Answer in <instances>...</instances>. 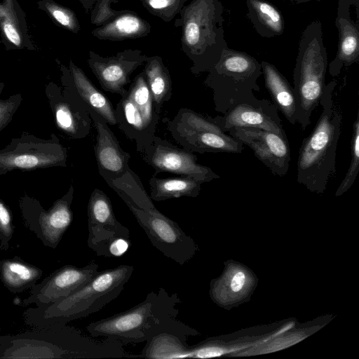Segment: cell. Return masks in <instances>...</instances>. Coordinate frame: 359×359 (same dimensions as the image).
Instances as JSON below:
<instances>
[{
  "label": "cell",
  "instance_id": "4316f807",
  "mask_svg": "<svg viewBox=\"0 0 359 359\" xmlns=\"http://www.w3.org/2000/svg\"><path fill=\"white\" fill-rule=\"evenodd\" d=\"M247 18L257 33L264 38L283 34L285 21L276 6L266 0H246Z\"/></svg>",
  "mask_w": 359,
  "mask_h": 359
},
{
  "label": "cell",
  "instance_id": "d6986e66",
  "mask_svg": "<svg viewBox=\"0 0 359 359\" xmlns=\"http://www.w3.org/2000/svg\"><path fill=\"white\" fill-rule=\"evenodd\" d=\"M87 110L97 132L93 148L98 172L104 180L118 178L130 170V155L121 148L104 118L95 111Z\"/></svg>",
  "mask_w": 359,
  "mask_h": 359
},
{
  "label": "cell",
  "instance_id": "603a6c76",
  "mask_svg": "<svg viewBox=\"0 0 359 359\" xmlns=\"http://www.w3.org/2000/svg\"><path fill=\"white\" fill-rule=\"evenodd\" d=\"M151 27L148 21L131 11H119L112 19L91 31L93 36L107 41L136 39L148 36Z\"/></svg>",
  "mask_w": 359,
  "mask_h": 359
},
{
  "label": "cell",
  "instance_id": "30bf717a",
  "mask_svg": "<svg viewBox=\"0 0 359 359\" xmlns=\"http://www.w3.org/2000/svg\"><path fill=\"white\" fill-rule=\"evenodd\" d=\"M74 193V189L71 184L68 191L48 210L35 198L27 194L20 198L19 208L25 226L46 247L55 249L71 225Z\"/></svg>",
  "mask_w": 359,
  "mask_h": 359
},
{
  "label": "cell",
  "instance_id": "3957f363",
  "mask_svg": "<svg viewBox=\"0 0 359 359\" xmlns=\"http://www.w3.org/2000/svg\"><path fill=\"white\" fill-rule=\"evenodd\" d=\"M337 82L325 86L319 104L322 111L311 133L304 139L297 163V180L311 192L322 194L336 173L337 149L342 115L334 100Z\"/></svg>",
  "mask_w": 359,
  "mask_h": 359
},
{
  "label": "cell",
  "instance_id": "9c48e42d",
  "mask_svg": "<svg viewBox=\"0 0 359 359\" xmlns=\"http://www.w3.org/2000/svg\"><path fill=\"white\" fill-rule=\"evenodd\" d=\"M67 158V149L54 133L49 139L24 133L0 149V175L13 170L66 167Z\"/></svg>",
  "mask_w": 359,
  "mask_h": 359
},
{
  "label": "cell",
  "instance_id": "52a82bcc",
  "mask_svg": "<svg viewBox=\"0 0 359 359\" xmlns=\"http://www.w3.org/2000/svg\"><path fill=\"white\" fill-rule=\"evenodd\" d=\"M262 74L261 63L254 57L225 48L203 81L212 90L215 111L224 114L232 105L255 99Z\"/></svg>",
  "mask_w": 359,
  "mask_h": 359
},
{
  "label": "cell",
  "instance_id": "ab89813d",
  "mask_svg": "<svg viewBox=\"0 0 359 359\" xmlns=\"http://www.w3.org/2000/svg\"><path fill=\"white\" fill-rule=\"evenodd\" d=\"M285 1H290L294 2L296 4H303V3H306V2H309V1H311L313 0H285ZM317 1H319V0H317Z\"/></svg>",
  "mask_w": 359,
  "mask_h": 359
},
{
  "label": "cell",
  "instance_id": "8d00e7d4",
  "mask_svg": "<svg viewBox=\"0 0 359 359\" xmlns=\"http://www.w3.org/2000/svg\"><path fill=\"white\" fill-rule=\"evenodd\" d=\"M22 101L21 93L14 94L5 100L0 99V132L12 121Z\"/></svg>",
  "mask_w": 359,
  "mask_h": 359
},
{
  "label": "cell",
  "instance_id": "5b68a950",
  "mask_svg": "<svg viewBox=\"0 0 359 359\" xmlns=\"http://www.w3.org/2000/svg\"><path fill=\"white\" fill-rule=\"evenodd\" d=\"M223 13L220 0H192L175 21L176 27H182V50L191 61L190 70L195 75L208 72L228 47Z\"/></svg>",
  "mask_w": 359,
  "mask_h": 359
},
{
  "label": "cell",
  "instance_id": "8992f818",
  "mask_svg": "<svg viewBox=\"0 0 359 359\" xmlns=\"http://www.w3.org/2000/svg\"><path fill=\"white\" fill-rule=\"evenodd\" d=\"M327 65L322 24L315 20L302 33L293 71V88L297 104V123L302 130L311 124L312 112L318 106L324 93Z\"/></svg>",
  "mask_w": 359,
  "mask_h": 359
},
{
  "label": "cell",
  "instance_id": "484cf974",
  "mask_svg": "<svg viewBox=\"0 0 359 359\" xmlns=\"http://www.w3.org/2000/svg\"><path fill=\"white\" fill-rule=\"evenodd\" d=\"M43 275L41 269L20 257L0 259V277L4 287L11 293L31 289Z\"/></svg>",
  "mask_w": 359,
  "mask_h": 359
},
{
  "label": "cell",
  "instance_id": "7a4b0ae2",
  "mask_svg": "<svg viewBox=\"0 0 359 359\" xmlns=\"http://www.w3.org/2000/svg\"><path fill=\"white\" fill-rule=\"evenodd\" d=\"M181 300L163 287L150 292L143 302L125 311L89 323L86 330L95 338L112 339L123 344L147 341L163 332H181L190 336L197 330L177 319Z\"/></svg>",
  "mask_w": 359,
  "mask_h": 359
},
{
  "label": "cell",
  "instance_id": "d6a6232c",
  "mask_svg": "<svg viewBox=\"0 0 359 359\" xmlns=\"http://www.w3.org/2000/svg\"><path fill=\"white\" fill-rule=\"evenodd\" d=\"M351 162L344 178L338 187L335 196H339L347 191L353 184L359 171V113L357 112L353 125L351 140Z\"/></svg>",
  "mask_w": 359,
  "mask_h": 359
},
{
  "label": "cell",
  "instance_id": "ac0fdd59",
  "mask_svg": "<svg viewBox=\"0 0 359 359\" xmlns=\"http://www.w3.org/2000/svg\"><path fill=\"white\" fill-rule=\"evenodd\" d=\"M226 133L235 127H254L273 132L287 139L278 109L266 99L253 100L232 105L222 116L213 118Z\"/></svg>",
  "mask_w": 359,
  "mask_h": 359
},
{
  "label": "cell",
  "instance_id": "60d3db41",
  "mask_svg": "<svg viewBox=\"0 0 359 359\" xmlns=\"http://www.w3.org/2000/svg\"><path fill=\"white\" fill-rule=\"evenodd\" d=\"M6 338V335H0V345L4 343Z\"/></svg>",
  "mask_w": 359,
  "mask_h": 359
},
{
  "label": "cell",
  "instance_id": "6da1fadb",
  "mask_svg": "<svg viewBox=\"0 0 359 359\" xmlns=\"http://www.w3.org/2000/svg\"><path fill=\"white\" fill-rule=\"evenodd\" d=\"M123 345L112 339L97 341L74 327L55 324L6 335L0 345V359L139 358L126 352Z\"/></svg>",
  "mask_w": 359,
  "mask_h": 359
},
{
  "label": "cell",
  "instance_id": "4fadbf2b",
  "mask_svg": "<svg viewBox=\"0 0 359 359\" xmlns=\"http://www.w3.org/2000/svg\"><path fill=\"white\" fill-rule=\"evenodd\" d=\"M143 160L154 170L155 175L169 172L210 182L220 177L210 168L197 163L191 151L180 149L167 140L154 136L151 143L140 153Z\"/></svg>",
  "mask_w": 359,
  "mask_h": 359
},
{
  "label": "cell",
  "instance_id": "d590c367",
  "mask_svg": "<svg viewBox=\"0 0 359 359\" xmlns=\"http://www.w3.org/2000/svg\"><path fill=\"white\" fill-rule=\"evenodd\" d=\"M116 0H97L90 12V22L94 25H101L116 16L119 11L111 8Z\"/></svg>",
  "mask_w": 359,
  "mask_h": 359
},
{
  "label": "cell",
  "instance_id": "4dcf8cb0",
  "mask_svg": "<svg viewBox=\"0 0 359 359\" xmlns=\"http://www.w3.org/2000/svg\"><path fill=\"white\" fill-rule=\"evenodd\" d=\"M128 95L142 116L148 131L152 136H155L160 114L155 110L152 96L143 71L133 79L128 90Z\"/></svg>",
  "mask_w": 359,
  "mask_h": 359
},
{
  "label": "cell",
  "instance_id": "e0dca14e",
  "mask_svg": "<svg viewBox=\"0 0 359 359\" xmlns=\"http://www.w3.org/2000/svg\"><path fill=\"white\" fill-rule=\"evenodd\" d=\"M227 133L243 145L248 146L274 175L283 177L287 174L291 160L287 139L273 132L254 127H235Z\"/></svg>",
  "mask_w": 359,
  "mask_h": 359
},
{
  "label": "cell",
  "instance_id": "cb8c5ba5",
  "mask_svg": "<svg viewBox=\"0 0 359 359\" xmlns=\"http://www.w3.org/2000/svg\"><path fill=\"white\" fill-rule=\"evenodd\" d=\"M260 63L265 87L273 104L291 124H295L297 104L293 87L273 65L266 61Z\"/></svg>",
  "mask_w": 359,
  "mask_h": 359
},
{
  "label": "cell",
  "instance_id": "5bb4252c",
  "mask_svg": "<svg viewBox=\"0 0 359 359\" xmlns=\"http://www.w3.org/2000/svg\"><path fill=\"white\" fill-rule=\"evenodd\" d=\"M87 216V245L97 256L111 257L112 243L120 238L129 239L128 229L116 219L110 198L100 189H94L90 196Z\"/></svg>",
  "mask_w": 359,
  "mask_h": 359
},
{
  "label": "cell",
  "instance_id": "f546056e",
  "mask_svg": "<svg viewBox=\"0 0 359 359\" xmlns=\"http://www.w3.org/2000/svg\"><path fill=\"white\" fill-rule=\"evenodd\" d=\"M105 181L126 205L144 210L156 208L139 177L130 168L121 177Z\"/></svg>",
  "mask_w": 359,
  "mask_h": 359
},
{
  "label": "cell",
  "instance_id": "f35d334b",
  "mask_svg": "<svg viewBox=\"0 0 359 359\" xmlns=\"http://www.w3.org/2000/svg\"><path fill=\"white\" fill-rule=\"evenodd\" d=\"M86 13H90L93 10L97 0H79Z\"/></svg>",
  "mask_w": 359,
  "mask_h": 359
},
{
  "label": "cell",
  "instance_id": "d4e9b609",
  "mask_svg": "<svg viewBox=\"0 0 359 359\" xmlns=\"http://www.w3.org/2000/svg\"><path fill=\"white\" fill-rule=\"evenodd\" d=\"M115 114L118 128L128 139L135 141L140 154L154 136L148 131L142 116L128 93L116 104Z\"/></svg>",
  "mask_w": 359,
  "mask_h": 359
},
{
  "label": "cell",
  "instance_id": "ffe728a7",
  "mask_svg": "<svg viewBox=\"0 0 359 359\" xmlns=\"http://www.w3.org/2000/svg\"><path fill=\"white\" fill-rule=\"evenodd\" d=\"M349 0H338L335 25L338 29L339 43L335 57L329 64V73L337 76L344 67L359 61V23L351 18Z\"/></svg>",
  "mask_w": 359,
  "mask_h": 359
},
{
  "label": "cell",
  "instance_id": "44dd1931",
  "mask_svg": "<svg viewBox=\"0 0 359 359\" xmlns=\"http://www.w3.org/2000/svg\"><path fill=\"white\" fill-rule=\"evenodd\" d=\"M25 13L18 0L0 1V36L6 50H35L31 41Z\"/></svg>",
  "mask_w": 359,
  "mask_h": 359
},
{
  "label": "cell",
  "instance_id": "8fae6325",
  "mask_svg": "<svg viewBox=\"0 0 359 359\" xmlns=\"http://www.w3.org/2000/svg\"><path fill=\"white\" fill-rule=\"evenodd\" d=\"M61 72V86L53 81L45 87L57 128L72 139H83L91 130L92 120L87 107L72 87L67 74V67L56 60Z\"/></svg>",
  "mask_w": 359,
  "mask_h": 359
},
{
  "label": "cell",
  "instance_id": "f1b7e54d",
  "mask_svg": "<svg viewBox=\"0 0 359 359\" xmlns=\"http://www.w3.org/2000/svg\"><path fill=\"white\" fill-rule=\"evenodd\" d=\"M144 72L155 110L161 114L163 104L172 94V79L168 69L158 55L149 56L144 64Z\"/></svg>",
  "mask_w": 359,
  "mask_h": 359
},
{
  "label": "cell",
  "instance_id": "ba28073f",
  "mask_svg": "<svg viewBox=\"0 0 359 359\" xmlns=\"http://www.w3.org/2000/svg\"><path fill=\"white\" fill-rule=\"evenodd\" d=\"M175 141L193 153L240 154L243 144L224 133L214 118L188 108H181L167 123Z\"/></svg>",
  "mask_w": 359,
  "mask_h": 359
},
{
  "label": "cell",
  "instance_id": "277c9868",
  "mask_svg": "<svg viewBox=\"0 0 359 359\" xmlns=\"http://www.w3.org/2000/svg\"><path fill=\"white\" fill-rule=\"evenodd\" d=\"M134 268L121 264L98 273L85 285L70 295L43 307H31L22 314L31 327L67 324L101 310L123 291Z\"/></svg>",
  "mask_w": 359,
  "mask_h": 359
},
{
  "label": "cell",
  "instance_id": "e575fe53",
  "mask_svg": "<svg viewBox=\"0 0 359 359\" xmlns=\"http://www.w3.org/2000/svg\"><path fill=\"white\" fill-rule=\"evenodd\" d=\"M14 230L12 211L0 198V248L1 250L8 249Z\"/></svg>",
  "mask_w": 359,
  "mask_h": 359
},
{
  "label": "cell",
  "instance_id": "1f68e13d",
  "mask_svg": "<svg viewBox=\"0 0 359 359\" xmlns=\"http://www.w3.org/2000/svg\"><path fill=\"white\" fill-rule=\"evenodd\" d=\"M37 6L57 26L73 34L80 32L81 26L77 15L71 8L59 4L54 0H39Z\"/></svg>",
  "mask_w": 359,
  "mask_h": 359
},
{
  "label": "cell",
  "instance_id": "7402d4cb",
  "mask_svg": "<svg viewBox=\"0 0 359 359\" xmlns=\"http://www.w3.org/2000/svg\"><path fill=\"white\" fill-rule=\"evenodd\" d=\"M67 74L72 87L87 109L100 115L109 125H117L115 109L111 102L72 60L69 62Z\"/></svg>",
  "mask_w": 359,
  "mask_h": 359
},
{
  "label": "cell",
  "instance_id": "2e32d148",
  "mask_svg": "<svg viewBox=\"0 0 359 359\" xmlns=\"http://www.w3.org/2000/svg\"><path fill=\"white\" fill-rule=\"evenodd\" d=\"M149 56L138 49H126L115 55L104 57L89 51L87 63L102 89L124 97L131 74L145 64Z\"/></svg>",
  "mask_w": 359,
  "mask_h": 359
},
{
  "label": "cell",
  "instance_id": "74e56055",
  "mask_svg": "<svg viewBox=\"0 0 359 359\" xmlns=\"http://www.w3.org/2000/svg\"><path fill=\"white\" fill-rule=\"evenodd\" d=\"M246 283L245 273L242 271L236 272L231 278L230 287L233 292H238L245 286Z\"/></svg>",
  "mask_w": 359,
  "mask_h": 359
},
{
  "label": "cell",
  "instance_id": "83f0119b",
  "mask_svg": "<svg viewBox=\"0 0 359 359\" xmlns=\"http://www.w3.org/2000/svg\"><path fill=\"white\" fill-rule=\"evenodd\" d=\"M202 182L189 177L161 178L153 175L149 180L150 198L154 201H162L182 196L197 197Z\"/></svg>",
  "mask_w": 359,
  "mask_h": 359
},
{
  "label": "cell",
  "instance_id": "7c38bea8",
  "mask_svg": "<svg viewBox=\"0 0 359 359\" xmlns=\"http://www.w3.org/2000/svg\"><path fill=\"white\" fill-rule=\"evenodd\" d=\"M137 223L158 250L180 265L190 260L198 250L194 239L179 224L156 208L144 210L127 205Z\"/></svg>",
  "mask_w": 359,
  "mask_h": 359
},
{
  "label": "cell",
  "instance_id": "836d02e7",
  "mask_svg": "<svg viewBox=\"0 0 359 359\" xmlns=\"http://www.w3.org/2000/svg\"><path fill=\"white\" fill-rule=\"evenodd\" d=\"M187 0H140L149 13L165 22H170L184 6Z\"/></svg>",
  "mask_w": 359,
  "mask_h": 359
},
{
  "label": "cell",
  "instance_id": "9a60e30c",
  "mask_svg": "<svg viewBox=\"0 0 359 359\" xmlns=\"http://www.w3.org/2000/svg\"><path fill=\"white\" fill-rule=\"evenodd\" d=\"M98 264L90 262L83 267L65 265L54 271L41 283L35 284L29 295L22 300L23 306L34 304L49 306L76 292L88 283L99 271Z\"/></svg>",
  "mask_w": 359,
  "mask_h": 359
},
{
  "label": "cell",
  "instance_id": "b9f144b4",
  "mask_svg": "<svg viewBox=\"0 0 359 359\" xmlns=\"http://www.w3.org/2000/svg\"><path fill=\"white\" fill-rule=\"evenodd\" d=\"M4 87H5L4 83V82H0V95L1 94Z\"/></svg>",
  "mask_w": 359,
  "mask_h": 359
}]
</instances>
